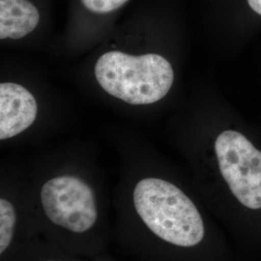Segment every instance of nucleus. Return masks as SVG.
Instances as JSON below:
<instances>
[{
    "label": "nucleus",
    "mask_w": 261,
    "mask_h": 261,
    "mask_svg": "<svg viewBox=\"0 0 261 261\" xmlns=\"http://www.w3.org/2000/svg\"><path fill=\"white\" fill-rule=\"evenodd\" d=\"M30 190H1L0 261H12L27 244L41 238Z\"/></svg>",
    "instance_id": "20e7f679"
},
{
    "label": "nucleus",
    "mask_w": 261,
    "mask_h": 261,
    "mask_svg": "<svg viewBox=\"0 0 261 261\" xmlns=\"http://www.w3.org/2000/svg\"><path fill=\"white\" fill-rule=\"evenodd\" d=\"M94 74L107 93L137 106L157 103L168 95L174 82L170 62L158 54L108 51L98 58Z\"/></svg>",
    "instance_id": "7ed1b4c3"
},
{
    "label": "nucleus",
    "mask_w": 261,
    "mask_h": 261,
    "mask_svg": "<svg viewBox=\"0 0 261 261\" xmlns=\"http://www.w3.org/2000/svg\"><path fill=\"white\" fill-rule=\"evenodd\" d=\"M35 97L16 83L0 84V140H10L28 130L37 117Z\"/></svg>",
    "instance_id": "39448f33"
},
{
    "label": "nucleus",
    "mask_w": 261,
    "mask_h": 261,
    "mask_svg": "<svg viewBox=\"0 0 261 261\" xmlns=\"http://www.w3.org/2000/svg\"><path fill=\"white\" fill-rule=\"evenodd\" d=\"M12 261H86L41 237L27 244Z\"/></svg>",
    "instance_id": "0eeeda50"
},
{
    "label": "nucleus",
    "mask_w": 261,
    "mask_h": 261,
    "mask_svg": "<svg viewBox=\"0 0 261 261\" xmlns=\"http://www.w3.org/2000/svg\"><path fill=\"white\" fill-rule=\"evenodd\" d=\"M113 236L136 261H245L200 194L146 175L115 200Z\"/></svg>",
    "instance_id": "f257e3e1"
},
{
    "label": "nucleus",
    "mask_w": 261,
    "mask_h": 261,
    "mask_svg": "<svg viewBox=\"0 0 261 261\" xmlns=\"http://www.w3.org/2000/svg\"><path fill=\"white\" fill-rule=\"evenodd\" d=\"M43 238L84 258L105 253L112 239L109 207L93 183L60 172L30 190Z\"/></svg>",
    "instance_id": "f03ea898"
},
{
    "label": "nucleus",
    "mask_w": 261,
    "mask_h": 261,
    "mask_svg": "<svg viewBox=\"0 0 261 261\" xmlns=\"http://www.w3.org/2000/svg\"><path fill=\"white\" fill-rule=\"evenodd\" d=\"M91 261H115L112 260L111 257H109V256H107V255H105V253H102V254H100V255H97V256H95L93 258H91Z\"/></svg>",
    "instance_id": "9d476101"
},
{
    "label": "nucleus",
    "mask_w": 261,
    "mask_h": 261,
    "mask_svg": "<svg viewBox=\"0 0 261 261\" xmlns=\"http://www.w3.org/2000/svg\"><path fill=\"white\" fill-rule=\"evenodd\" d=\"M41 15L30 0H0V39L19 40L32 33Z\"/></svg>",
    "instance_id": "423d86ee"
},
{
    "label": "nucleus",
    "mask_w": 261,
    "mask_h": 261,
    "mask_svg": "<svg viewBox=\"0 0 261 261\" xmlns=\"http://www.w3.org/2000/svg\"><path fill=\"white\" fill-rule=\"evenodd\" d=\"M247 1L251 9L257 15L261 16V0H247Z\"/></svg>",
    "instance_id": "1a4fd4ad"
},
{
    "label": "nucleus",
    "mask_w": 261,
    "mask_h": 261,
    "mask_svg": "<svg viewBox=\"0 0 261 261\" xmlns=\"http://www.w3.org/2000/svg\"><path fill=\"white\" fill-rule=\"evenodd\" d=\"M129 0H81L83 6L97 15L111 14L121 8Z\"/></svg>",
    "instance_id": "6e6552de"
}]
</instances>
